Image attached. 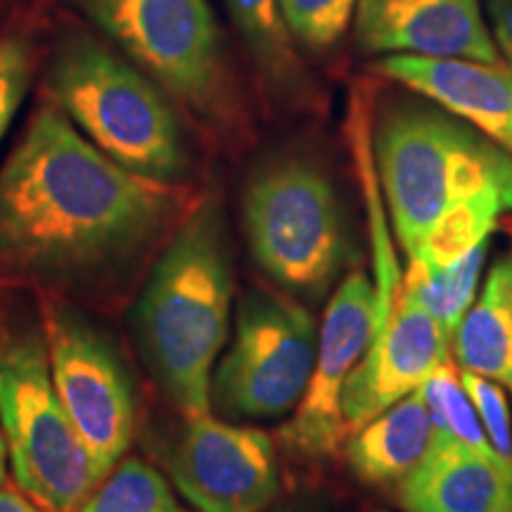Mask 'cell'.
Returning a JSON list of instances; mask_svg holds the SVG:
<instances>
[{
	"mask_svg": "<svg viewBox=\"0 0 512 512\" xmlns=\"http://www.w3.org/2000/svg\"><path fill=\"white\" fill-rule=\"evenodd\" d=\"M178 207L174 185L131 174L43 105L0 169V268L91 278L152 245Z\"/></svg>",
	"mask_w": 512,
	"mask_h": 512,
	"instance_id": "1",
	"label": "cell"
},
{
	"mask_svg": "<svg viewBox=\"0 0 512 512\" xmlns=\"http://www.w3.org/2000/svg\"><path fill=\"white\" fill-rule=\"evenodd\" d=\"M233 271L219 200L207 197L152 268L133 325L152 373L185 418L211 406V370L228 339Z\"/></svg>",
	"mask_w": 512,
	"mask_h": 512,
	"instance_id": "2",
	"label": "cell"
},
{
	"mask_svg": "<svg viewBox=\"0 0 512 512\" xmlns=\"http://www.w3.org/2000/svg\"><path fill=\"white\" fill-rule=\"evenodd\" d=\"M377 181L408 259L448 211L498 200L512 211V152L453 114L399 105L375 138Z\"/></svg>",
	"mask_w": 512,
	"mask_h": 512,
	"instance_id": "3",
	"label": "cell"
},
{
	"mask_svg": "<svg viewBox=\"0 0 512 512\" xmlns=\"http://www.w3.org/2000/svg\"><path fill=\"white\" fill-rule=\"evenodd\" d=\"M48 88L83 136L131 174L166 185L188 174L185 133L164 88L95 38L62 41Z\"/></svg>",
	"mask_w": 512,
	"mask_h": 512,
	"instance_id": "4",
	"label": "cell"
},
{
	"mask_svg": "<svg viewBox=\"0 0 512 512\" xmlns=\"http://www.w3.org/2000/svg\"><path fill=\"white\" fill-rule=\"evenodd\" d=\"M0 430L19 489L43 512H74L107 479L57 394L36 332L0 337Z\"/></svg>",
	"mask_w": 512,
	"mask_h": 512,
	"instance_id": "5",
	"label": "cell"
},
{
	"mask_svg": "<svg viewBox=\"0 0 512 512\" xmlns=\"http://www.w3.org/2000/svg\"><path fill=\"white\" fill-rule=\"evenodd\" d=\"M74 3L171 98L209 121L230 117L233 76L209 0Z\"/></svg>",
	"mask_w": 512,
	"mask_h": 512,
	"instance_id": "6",
	"label": "cell"
},
{
	"mask_svg": "<svg viewBox=\"0 0 512 512\" xmlns=\"http://www.w3.org/2000/svg\"><path fill=\"white\" fill-rule=\"evenodd\" d=\"M245 226L259 266L292 292H325L344 259V230L330 178L304 159L264 166L247 185Z\"/></svg>",
	"mask_w": 512,
	"mask_h": 512,
	"instance_id": "7",
	"label": "cell"
},
{
	"mask_svg": "<svg viewBox=\"0 0 512 512\" xmlns=\"http://www.w3.org/2000/svg\"><path fill=\"white\" fill-rule=\"evenodd\" d=\"M311 313L278 294L242 297L233 347L211 382V396L233 418H275L299 406L316 363Z\"/></svg>",
	"mask_w": 512,
	"mask_h": 512,
	"instance_id": "8",
	"label": "cell"
},
{
	"mask_svg": "<svg viewBox=\"0 0 512 512\" xmlns=\"http://www.w3.org/2000/svg\"><path fill=\"white\" fill-rule=\"evenodd\" d=\"M50 373L95 463L110 475L136 432V396L110 339L69 311H50Z\"/></svg>",
	"mask_w": 512,
	"mask_h": 512,
	"instance_id": "9",
	"label": "cell"
},
{
	"mask_svg": "<svg viewBox=\"0 0 512 512\" xmlns=\"http://www.w3.org/2000/svg\"><path fill=\"white\" fill-rule=\"evenodd\" d=\"M377 330V292L368 275L344 278L325 311L316 363L297 413L280 430L292 451L309 458L332 456L347 439L342 420V389L366 356Z\"/></svg>",
	"mask_w": 512,
	"mask_h": 512,
	"instance_id": "10",
	"label": "cell"
},
{
	"mask_svg": "<svg viewBox=\"0 0 512 512\" xmlns=\"http://www.w3.org/2000/svg\"><path fill=\"white\" fill-rule=\"evenodd\" d=\"M176 489L200 512H261L280 491L275 446L256 427L190 418L169 458Z\"/></svg>",
	"mask_w": 512,
	"mask_h": 512,
	"instance_id": "11",
	"label": "cell"
},
{
	"mask_svg": "<svg viewBox=\"0 0 512 512\" xmlns=\"http://www.w3.org/2000/svg\"><path fill=\"white\" fill-rule=\"evenodd\" d=\"M451 337L437 318L396 287L389 318L375 332L361 363L342 389L347 437L396 401L418 392L434 370L448 361Z\"/></svg>",
	"mask_w": 512,
	"mask_h": 512,
	"instance_id": "12",
	"label": "cell"
},
{
	"mask_svg": "<svg viewBox=\"0 0 512 512\" xmlns=\"http://www.w3.org/2000/svg\"><path fill=\"white\" fill-rule=\"evenodd\" d=\"M354 27L368 55L503 64L479 0H356Z\"/></svg>",
	"mask_w": 512,
	"mask_h": 512,
	"instance_id": "13",
	"label": "cell"
},
{
	"mask_svg": "<svg viewBox=\"0 0 512 512\" xmlns=\"http://www.w3.org/2000/svg\"><path fill=\"white\" fill-rule=\"evenodd\" d=\"M375 72L432 100L512 152V69L505 62L384 55Z\"/></svg>",
	"mask_w": 512,
	"mask_h": 512,
	"instance_id": "14",
	"label": "cell"
},
{
	"mask_svg": "<svg viewBox=\"0 0 512 512\" xmlns=\"http://www.w3.org/2000/svg\"><path fill=\"white\" fill-rule=\"evenodd\" d=\"M403 512H512V460L434 430L425 458L399 482Z\"/></svg>",
	"mask_w": 512,
	"mask_h": 512,
	"instance_id": "15",
	"label": "cell"
},
{
	"mask_svg": "<svg viewBox=\"0 0 512 512\" xmlns=\"http://www.w3.org/2000/svg\"><path fill=\"white\" fill-rule=\"evenodd\" d=\"M434 420L418 392L396 401L344 439V456L366 484H396L425 458L434 439Z\"/></svg>",
	"mask_w": 512,
	"mask_h": 512,
	"instance_id": "16",
	"label": "cell"
},
{
	"mask_svg": "<svg viewBox=\"0 0 512 512\" xmlns=\"http://www.w3.org/2000/svg\"><path fill=\"white\" fill-rule=\"evenodd\" d=\"M451 349L460 368L512 392V254L489 271L482 297L453 332Z\"/></svg>",
	"mask_w": 512,
	"mask_h": 512,
	"instance_id": "17",
	"label": "cell"
},
{
	"mask_svg": "<svg viewBox=\"0 0 512 512\" xmlns=\"http://www.w3.org/2000/svg\"><path fill=\"white\" fill-rule=\"evenodd\" d=\"M235 29L261 79L275 91L302 86L304 67L287 29L280 0H226Z\"/></svg>",
	"mask_w": 512,
	"mask_h": 512,
	"instance_id": "18",
	"label": "cell"
},
{
	"mask_svg": "<svg viewBox=\"0 0 512 512\" xmlns=\"http://www.w3.org/2000/svg\"><path fill=\"white\" fill-rule=\"evenodd\" d=\"M486 249H489V240L444 268H434L420 259H411L406 280L399 285V290L408 294L415 304H420L432 318H437L446 335L453 337L458 323L475 304Z\"/></svg>",
	"mask_w": 512,
	"mask_h": 512,
	"instance_id": "19",
	"label": "cell"
},
{
	"mask_svg": "<svg viewBox=\"0 0 512 512\" xmlns=\"http://www.w3.org/2000/svg\"><path fill=\"white\" fill-rule=\"evenodd\" d=\"M74 512H188L157 470L124 460Z\"/></svg>",
	"mask_w": 512,
	"mask_h": 512,
	"instance_id": "20",
	"label": "cell"
},
{
	"mask_svg": "<svg viewBox=\"0 0 512 512\" xmlns=\"http://www.w3.org/2000/svg\"><path fill=\"white\" fill-rule=\"evenodd\" d=\"M508 211L510 209L498 200H479L448 211L425 235L413 259L425 261L427 266L434 268L451 266L470 249L489 240L498 219Z\"/></svg>",
	"mask_w": 512,
	"mask_h": 512,
	"instance_id": "21",
	"label": "cell"
},
{
	"mask_svg": "<svg viewBox=\"0 0 512 512\" xmlns=\"http://www.w3.org/2000/svg\"><path fill=\"white\" fill-rule=\"evenodd\" d=\"M437 430H444L475 451L491 458H503L489 441L482 420L467 396L451 358L441 363L420 387Z\"/></svg>",
	"mask_w": 512,
	"mask_h": 512,
	"instance_id": "22",
	"label": "cell"
},
{
	"mask_svg": "<svg viewBox=\"0 0 512 512\" xmlns=\"http://www.w3.org/2000/svg\"><path fill=\"white\" fill-rule=\"evenodd\" d=\"M280 8L294 41L313 53H323L347 34L356 0H280Z\"/></svg>",
	"mask_w": 512,
	"mask_h": 512,
	"instance_id": "23",
	"label": "cell"
},
{
	"mask_svg": "<svg viewBox=\"0 0 512 512\" xmlns=\"http://www.w3.org/2000/svg\"><path fill=\"white\" fill-rule=\"evenodd\" d=\"M460 382H463L465 392L470 396L486 434H489V441L503 458L512 460V425L503 387L489 377L470 373V370L460 373Z\"/></svg>",
	"mask_w": 512,
	"mask_h": 512,
	"instance_id": "24",
	"label": "cell"
},
{
	"mask_svg": "<svg viewBox=\"0 0 512 512\" xmlns=\"http://www.w3.org/2000/svg\"><path fill=\"white\" fill-rule=\"evenodd\" d=\"M31 81V46L22 36L0 38V140L22 107Z\"/></svg>",
	"mask_w": 512,
	"mask_h": 512,
	"instance_id": "25",
	"label": "cell"
},
{
	"mask_svg": "<svg viewBox=\"0 0 512 512\" xmlns=\"http://www.w3.org/2000/svg\"><path fill=\"white\" fill-rule=\"evenodd\" d=\"M489 15L496 46L512 69V0H489Z\"/></svg>",
	"mask_w": 512,
	"mask_h": 512,
	"instance_id": "26",
	"label": "cell"
},
{
	"mask_svg": "<svg viewBox=\"0 0 512 512\" xmlns=\"http://www.w3.org/2000/svg\"><path fill=\"white\" fill-rule=\"evenodd\" d=\"M0 512H43L38 505L24 494L12 489H0Z\"/></svg>",
	"mask_w": 512,
	"mask_h": 512,
	"instance_id": "27",
	"label": "cell"
},
{
	"mask_svg": "<svg viewBox=\"0 0 512 512\" xmlns=\"http://www.w3.org/2000/svg\"><path fill=\"white\" fill-rule=\"evenodd\" d=\"M8 446H5V437H3V430H0V489H3L5 484V477H8Z\"/></svg>",
	"mask_w": 512,
	"mask_h": 512,
	"instance_id": "28",
	"label": "cell"
},
{
	"mask_svg": "<svg viewBox=\"0 0 512 512\" xmlns=\"http://www.w3.org/2000/svg\"><path fill=\"white\" fill-rule=\"evenodd\" d=\"M510 230H512V226H510Z\"/></svg>",
	"mask_w": 512,
	"mask_h": 512,
	"instance_id": "29",
	"label": "cell"
}]
</instances>
